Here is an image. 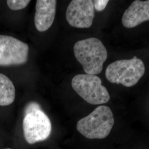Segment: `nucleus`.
<instances>
[{
	"mask_svg": "<svg viewBox=\"0 0 149 149\" xmlns=\"http://www.w3.org/2000/svg\"><path fill=\"white\" fill-rule=\"evenodd\" d=\"M74 52L86 74L96 75L101 72L108 53L100 40L90 38L78 41L74 45Z\"/></svg>",
	"mask_w": 149,
	"mask_h": 149,
	"instance_id": "nucleus-1",
	"label": "nucleus"
},
{
	"mask_svg": "<svg viewBox=\"0 0 149 149\" xmlns=\"http://www.w3.org/2000/svg\"><path fill=\"white\" fill-rule=\"evenodd\" d=\"M114 119L111 108L100 106L77 123L78 132L86 138H106L112 130Z\"/></svg>",
	"mask_w": 149,
	"mask_h": 149,
	"instance_id": "nucleus-2",
	"label": "nucleus"
},
{
	"mask_svg": "<svg viewBox=\"0 0 149 149\" xmlns=\"http://www.w3.org/2000/svg\"><path fill=\"white\" fill-rule=\"evenodd\" d=\"M145 72L143 61L135 56L132 59L117 60L109 64L106 70V76L112 84L130 87L138 82Z\"/></svg>",
	"mask_w": 149,
	"mask_h": 149,
	"instance_id": "nucleus-3",
	"label": "nucleus"
},
{
	"mask_svg": "<svg viewBox=\"0 0 149 149\" xmlns=\"http://www.w3.org/2000/svg\"><path fill=\"white\" fill-rule=\"evenodd\" d=\"M71 85L75 92L91 104H104L110 100L108 91L95 74H77L73 77Z\"/></svg>",
	"mask_w": 149,
	"mask_h": 149,
	"instance_id": "nucleus-4",
	"label": "nucleus"
},
{
	"mask_svg": "<svg viewBox=\"0 0 149 149\" xmlns=\"http://www.w3.org/2000/svg\"><path fill=\"white\" fill-rule=\"evenodd\" d=\"M24 136L27 143L33 144L43 141L52 133V123L42 108L24 115L23 121Z\"/></svg>",
	"mask_w": 149,
	"mask_h": 149,
	"instance_id": "nucleus-5",
	"label": "nucleus"
},
{
	"mask_svg": "<svg viewBox=\"0 0 149 149\" xmlns=\"http://www.w3.org/2000/svg\"><path fill=\"white\" fill-rule=\"evenodd\" d=\"M28 53L29 46L26 43L11 36L0 35V66L26 64Z\"/></svg>",
	"mask_w": 149,
	"mask_h": 149,
	"instance_id": "nucleus-6",
	"label": "nucleus"
},
{
	"mask_svg": "<svg viewBox=\"0 0 149 149\" xmlns=\"http://www.w3.org/2000/svg\"><path fill=\"white\" fill-rule=\"evenodd\" d=\"M95 16L93 1L73 0L68 6L66 20L72 27L88 28L93 23Z\"/></svg>",
	"mask_w": 149,
	"mask_h": 149,
	"instance_id": "nucleus-7",
	"label": "nucleus"
},
{
	"mask_svg": "<svg viewBox=\"0 0 149 149\" xmlns=\"http://www.w3.org/2000/svg\"><path fill=\"white\" fill-rule=\"evenodd\" d=\"M56 3L55 0L37 1L34 23L39 32H45L52 26L56 14Z\"/></svg>",
	"mask_w": 149,
	"mask_h": 149,
	"instance_id": "nucleus-8",
	"label": "nucleus"
},
{
	"mask_svg": "<svg viewBox=\"0 0 149 149\" xmlns=\"http://www.w3.org/2000/svg\"><path fill=\"white\" fill-rule=\"evenodd\" d=\"M149 21V0H136L131 4L123 15L124 27L132 28L144 22Z\"/></svg>",
	"mask_w": 149,
	"mask_h": 149,
	"instance_id": "nucleus-9",
	"label": "nucleus"
},
{
	"mask_svg": "<svg viewBox=\"0 0 149 149\" xmlns=\"http://www.w3.org/2000/svg\"><path fill=\"white\" fill-rule=\"evenodd\" d=\"M16 90L10 79L0 73V106L11 104L15 100Z\"/></svg>",
	"mask_w": 149,
	"mask_h": 149,
	"instance_id": "nucleus-10",
	"label": "nucleus"
},
{
	"mask_svg": "<svg viewBox=\"0 0 149 149\" xmlns=\"http://www.w3.org/2000/svg\"><path fill=\"white\" fill-rule=\"evenodd\" d=\"M30 2L29 0H8L7 4L12 10L18 11L26 8Z\"/></svg>",
	"mask_w": 149,
	"mask_h": 149,
	"instance_id": "nucleus-11",
	"label": "nucleus"
},
{
	"mask_svg": "<svg viewBox=\"0 0 149 149\" xmlns=\"http://www.w3.org/2000/svg\"><path fill=\"white\" fill-rule=\"evenodd\" d=\"M108 0H95L93 1V3L94 6V8L96 11L98 12L103 11L107 4L108 3Z\"/></svg>",
	"mask_w": 149,
	"mask_h": 149,
	"instance_id": "nucleus-12",
	"label": "nucleus"
},
{
	"mask_svg": "<svg viewBox=\"0 0 149 149\" xmlns=\"http://www.w3.org/2000/svg\"><path fill=\"white\" fill-rule=\"evenodd\" d=\"M40 108H41V107L38 103L36 102H30L29 104H28L26 107H25L24 114L25 115V114H27L28 113L32 112L34 110L40 109Z\"/></svg>",
	"mask_w": 149,
	"mask_h": 149,
	"instance_id": "nucleus-13",
	"label": "nucleus"
},
{
	"mask_svg": "<svg viewBox=\"0 0 149 149\" xmlns=\"http://www.w3.org/2000/svg\"></svg>",
	"mask_w": 149,
	"mask_h": 149,
	"instance_id": "nucleus-14",
	"label": "nucleus"
}]
</instances>
